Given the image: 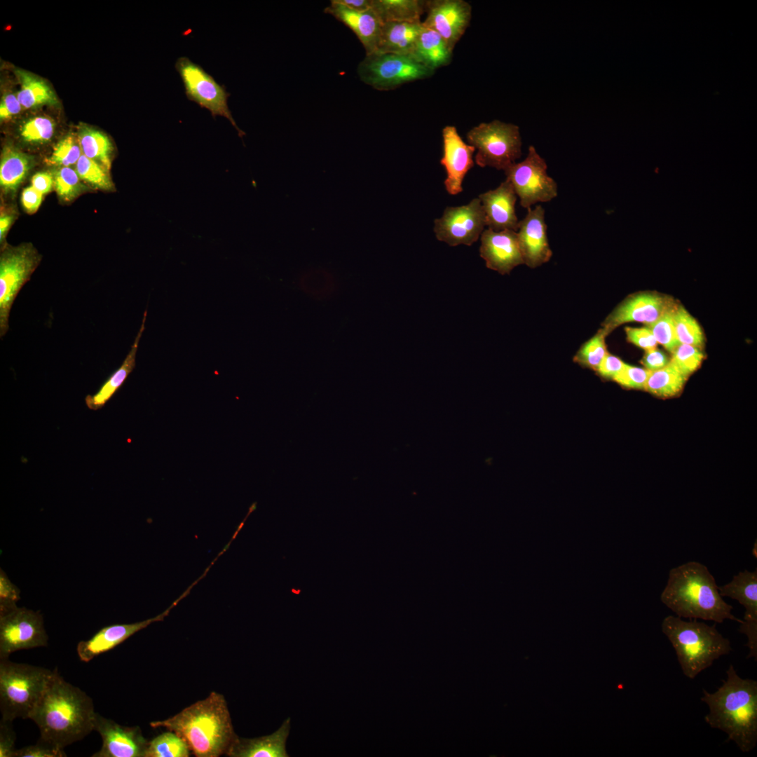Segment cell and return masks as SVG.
Instances as JSON below:
<instances>
[{
  "instance_id": "1",
  "label": "cell",
  "mask_w": 757,
  "mask_h": 757,
  "mask_svg": "<svg viewBox=\"0 0 757 757\" xmlns=\"http://www.w3.org/2000/svg\"><path fill=\"white\" fill-rule=\"evenodd\" d=\"M95 714L92 698L55 669L29 719L38 726L41 738L64 749L93 730Z\"/></svg>"
},
{
  "instance_id": "2",
  "label": "cell",
  "mask_w": 757,
  "mask_h": 757,
  "mask_svg": "<svg viewBox=\"0 0 757 757\" xmlns=\"http://www.w3.org/2000/svg\"><path fill=\"white\" fill-rule=\"evenodd\" d=\"M725 673L726 678L715 692L702 690L701 700L709 708L704 720L725 732L728 742L748 753L757 744V681L740 677L732 664Z\"/></svg>"
},
{
  "instance_id": "3",
  "label": "cell",
  "mask_w": 757,
  "mask_h": 757,
  "mask_svg": "<svg viewBox=\"0 0 757 757\" xmlns=\"http://www.w3.org/2000/svg\"><path fill=\"white\" fill-rule=\"evenodd\" d=\"M660 600L682 618L716 623L725 620L742 622L732 614V606L721 596L707 567L700 562L688 561L671 568Z\"/></svg>"
},
{
  "instance_id": "4",
  "label": "cell",
  "mask_w": 757,
  "mask_h": 757,
  "mask_svg": "<svg viewBox=\"0 0 757 757\" xmlns=\"http://www.w3.org/2000/svg\"><path fill=\"white\" fill-rule=\"evenodd\" d=\"M181 737L197 757L226 754L236 737L224 697L212 692L205 699L163 721L150 723Z\"/></svg>"
},
{
  "instance_id": "5",
  "label": "cell",
  "mask_w": 757,
  "mask_h": 757,
  "mask_svg": "<svg viewBox=\"0 0 757 757\" xmlns=\"http://www.w3.org/2000/svg\"><path fill=\"white\" fill-rule=\"evenodd\" d=\"M662 632L674 648L683 674L695 678L714 662L732 651L730 640L717 629L695 619L683 620L667 615L662 622Z\"/></svg>"
},
{
  "instance_id": "6",
  "label": "cell",
  "mask_w": 757,
  "mask_h": 757,
  "mask_svg": "<svg viewBox=\"0 0 757 757\" xmlns=\"http://www.w3.org/2000/svg\"><path fill=\"white\" fill-rule=\"evenodd\" d=\"M54 673L55 669L0 659L1 719L29 718Z\"/></svg>"
},
{
  "instance_id": "7",
  "label": "cell",
  "mask_w": 757,
  "mask_h": 757,
  "mask_svg": "<svg viewBox=\"0 0 757 757\" xmlns=\"http://www.w3.org/2000/svg\"><path fill=\"white\" fill-rule=\"evenodd\" d=\"M467 140L477 152L475 163L482 168L505 170L521 156L519 128L498 120L482 123L467 133Z\"/></svg>"
},
{
  "instance_id": "8",
  "label": "cell",
  "mask_w": 757,
  "mask_h": 757,
  "mask_svg": "<svg viewBox=\"0 0 757 757\" xmlns=\"http://www.w3.org/2000/svg\"><path fill=\"white\" fill-rule=\"evenodd\" d=\"M42 256L30 243L18 246L6 244L0 254V336L9 329L13 302L37 268Z\"/></svg>"
},
{
  "instance_id": "9",
  "label": "cell",
  "mask_w": 757,
  "mask_h": 757,
  "mask_svg": "<svg viewBox=\"0 0 757 757\" xmlns=\"http://www.w3.org/2000/svg\"><path fill=\"white\" fill-rule=\"evenodd\" d=\"M357 72L364 83L376 90H389L428 78L434 71L411 55L376 52L366 55L358 65Z\"/></svg>"
},
{
  "instance_id": "10",
  "label": "cell",
  "mask_w": 757,
  "mask_h": 757,
  "mask_svg": "<svg viewBox=\"0 0 757 757\" xmlns=\"http://www.w3.org/2000/svg\"><path fill=\"white\" fill-rule=\"evenodd\" d=\"M175 67L183 83L187 99L201 108L207 109L215 118H226L238 132L240 137L245 135L237 125L228 106L231 94L224 85L219 84L200 65L186 56L176 60Z\"/></svg>"
},
{
  "instance_id": "11",
  "label": "cell",
  "mask_w": 757,
  "mask_h": 757,
  "mask_svg": "<svg viewBox=\"0 0 757 757\" xmlns=\"http://www.w3.org/2000/svg\"><path fill=\"white\" fill-rule=\"evenodd\" d=\"M547 170L545 159L533 146H530L524 160L504 170L521 207L528 210L533 205L549 202L557 196V184L547 175Z\"/></svg>"
},
{
  "instance_id": "12",
  "label": "cell",
  "mask_w": 757,
  "mask_h": 757,
  "mask_svg": "<svg viewBox=\"0 0 757 757\" xmlns=\"http://www.w3.org/2000/svg\"><path fill=\"white\" fill-rule=\"evenodd\" d=\"M48 641L39 611L16 606L0 613V659L18 650L47 646Z\"/></svg>"
},
{
  "instance_id": "13",
  "label": "cell",
  "mask_w": 757,
  "mask_h": 757,
  "mask_svg": "<svg viewBox=\"0 0 757 757\" xmlns=\"http://www.w3.org/2000/svg\"><path fill=\"white\" fill-rule=\"evenodd\" d=\"M485 226L484 212L476 198L467 205L446 207L442 216L435 219L433 230L437 239L449 246H470L480 238Z\"/></svg>"
},
{
  "instance_id": "14",
  "label": "cell",
  "mask_w": 757,
  "mask_h": 757,
  "mask_svg": "<svg viewBox=\"0 0 757 757\" xmlns=\"http://www.w3.org/2000/svg\"><path fill=\"white\" fill-rule=\"evenodd\" d=\"M93 730L101 736L102 744L93 757H146L149 745L138 726L120 725L95 714Z\"/></svg>"
},
{
  "instance_id": "15",
  "label": "cell",
  "mask_w": 757,
  "mask_h": 757,
  "mask_svg": "<svg viewBox=\"0 0 757 757\" xmlns=\"http://www.w3.org/2000/svg\"><path fill=\"white\" fill-rule=\"evenodd\" d=\"M423 27L439 34L453 51L471 20L472 8L463 0L425 1Z\"/></svg>"
},
{
  "instance_id": "16",
  "label": "cell",
  "mask_w": 757,
  "mask_h": 757,
  "mask_svg": "<svg viewBox=\"0 0 757 757\" xmlns=\"http://www.w3.org/2000/svg\"><path fill=\"white\" fill-rule=\"evenodd\" d=\"M721 596L737 600L745 608L739 632L746 635L747 658L757 659V570H744L735 575L727 584L718 587Z\"/></svg>"
},
{
  "instance_id": "17",
  "label": "cell",
  "mask_w": 757,
  "mask_h": 757,
  "mask_svg": "<svg viewBox=\"0 0 757 757\" xmlns=\"http://www.w3.org/2000/svg\"><path fill=\"white\" fill-rule=\"evenodd\" d=\"M194 585L195 583H193L166 610L154 618L134 623L108 625L102 627L89 639L80 641L76 646L79 659L82 662H88L100 654L113 649L151 623L163 620L172 608L189 593Z\"/></svg>"
},
{
  "instance_id": "18",
  "label": "cell",
  "mask_w": 757,
  "mask_h": 757,
  "mask_svg": "<svg viewBox=\"0 0 757 757\" xmlns=\"http://www.w3.org/2000/svg\"><path fill=\"white\" fill-rule=\"evenodd\" d=\"M674 304L671 298L653 292L632 294L607 317L603 323V329L608 334L618 326L629 322H642L648 326Z\"/></svg>"
},
{
  "instance_id": "19",
  "label": "cell",
  "mask_w": 757,
  "mask_h": 757,
  "mask_svg": "<svg viewBox=\"0 0 757 757\" xmlns=\"http://www.w3.org/2000/svg\"><path fill=\"white\" fill-rule=\"evenodd\" d=\"M547 229L545 210L540 205L528 208L525 217L519 221L517 231L519 245L524 264L531 268L547 263L552 256Z\"/></svg>"
},
{
  "instance_id": "20",
  "label": "cell",
  "mask_w": 757,
  "mask_h": 757,
  "mask_svg": "<svg viewBox=\"0 0 757 757\" xmlns=\"http://www.w3.org/2000/svg\"><path fill=\"white\" fill-rule=\"evenodd\" d=\"M443 155L440 159L446 177L444 184L450 195L462 192V184L468 172L474 166V146L465 143L455 126L446 125L442 130Z\"/></svg>"
},
{
  "instance_id": "21",
  "label": "cell",
  "mask_w": 757,
  "mask_h": 757,
  "mask_svg": "<svg viewBox=\"0 0 757 757\" xmlns=\"http://www.w3.org/2000/svg\"><path fill=\"white\" fill-rule=\"evenodd\" d=\"M480 240V257L488 268L505 275L524 264L517 231L486 229L481 234Z\"/></svg>"
},
{
  "instance_id": "22",
  "label": "cell",
  "mask_w": 757,
  "mask_h": 757,
  "mask_svg": "<svg viewBox=\"0 0 757 757\" xmlns=\"http://www.w3.org/2000/svg\"><path fill=\"white\" fill-rule=\"evenodd\" d=\"M488 229L496 231H517L519 221L515 212L517 196L511 183L505 179L495 189L479 195Z\"/></svg>"
},
{
  "instance_id": "23",
  "label": "cell",
  "mask_w": 757,
  "mask_h": 757,
  "mask_svg": "<svg viewBox=\"0 0 757 757\" xmlns=\"http://www.w3.org/2000/svg\"><path fill=\"white\" fill-rule=\"evenodd\" d=\"M325 12L349 27L364 46L366 55L376 52L383 22L371 8L365 11L350 9L338 0L331 1Z\"/></svg>"
},
{
  "instance_id": "24",
  "label": "cell",
  "mask_w": 757,
  "mask_h": 757,
  "mask_svg": "<svg viewBox=\"0 0 757 757\" xmlns=\"http://www.w3.org/2000/svg\"><path fill=\"white\" fill-rule=\"evenodd\" d=\"M290 728V718H287L271 735L253 739L236 735L226 754L230 757H287L286 741Z\"/></svg>"
},
{
  "instance_id": "25",
  "label": "cell",
  "mask_w": 757,
  "mask_h": 757,
  "mask_svg": "<svg viewBox=\"0 0 757 757\" xmlns=\"http://www.w3.org/2000/svg\"><path fill=\"white\" fill-rule=\"evenodd\" d=\"M146 313V310L139 332L121 365L108 377L95 394L86 396L85 403L89 409L97 411L102 409L120 389L135 367L136 354L141 336L145 329Z\"/></svg>"
},
{
  "instance_id": "26",
  "label": "cell",
  "mask_w": 757,
  "mask_h": 757,
  "mask_svg": "<svg viewBox=\"0 0 757 757\" xmlns=\"http://www.w3.org/2000/svg\"><path fill=\"white\" fill-rule=\"evenodd\" d=\"M34 156L6 144L0 160V185L4 194L13 195L34 167Z\"/></svg>"
},
{
  "instance_id": "27",
  "label": "cell",
  "mask_w": 757,
  "mask_h": 757,
  "mask_svg": "<svg viewBox=\"0 0 757 757\" xmlns=\"http://www.w3.org/2000/svg\"><path fill=\"white\" fill-rule=\"evenodd\" d=\"M422 29V22L383 23L376 52L412 56Z\"/></svg>"
},
{
  "instance_id": "28",
  "label": "cell",
  "mask_w": 757,
  "mask_h": 757,
  "mask_svg": "<svg viewBox=\"0 0 757 757\" xmlns=\"http://www.w3.org/2000/svg\"><path fill=\"white\" fill-rule=\"evenodd\" d=\"M452 53L439 34L423 26L412 56L418 62L435 71L450 62Z\"/></svg>"
},
{
  "instance_id": "29",
  "label": "cell",
  "mask_w": 757,
  "mask_h": 757,
  "mask_svg": "<svg viewBox=\"0 0 757 757\" xmlns=\"http://www.w3.org/2000/svg\"><path fill=\"white\" fill-rule=\"evenodd\" d=\"M371 9L383 23L418 22L425 12V1L372 0Z\"/></svg>"
},
{
  "instance_id": "30",
  "label": "cell",
  "mask_w": 757,
  "mask_h": 757,
  "mask_svg": "<svg viewBox=\"0 0 757 757\" xmlns=\"http://www.w3.org/2000/svg\"><path fill=\"white\" fill-rule=\"evenodd\" d=\"M15 72L20 84L17 97L24 109L58 103L52 89L42 79L22 69Z\"/></svg>"
},
{
  "instance_id": "31",
  "label": "cell",
  "mask_w": 757,
  "mask_h": 757,
  "mask_svg": "<svg viewBox=\"0 0 757 757\" xmlns=\"http://www.w3.org/2000/svg\"><path fill=\"white\" fill-rule=\"evenodd\" d=\"M76 135L82 154L109 172L114 147L109 137L104 132L83 124L79 126Z\"/></svg>"
},
{
  "instance_id": "32",
  "label": "cell",
  "mask_w": 757,
  "mask_h": 757,
  "mask_svg": "<svg viewBox=\"0 0 757 757\" xmlns=\"http://www.w3.org/2000/svg\"><path fill=\"white\" fill-rule=\"evenodd\" d=\"M687 377L670 362L664 367L650 371L644 390L662 397L676 395L682 389Z\"/></svg>"
},
{
  "instance_id": "33",
  "label": "cell",
  "mask_w": 757,
  "mask_h": 757,
  "mask_svg": "<svg viewBox=\"0 0 757 757\" xmlns=\"http://www.w3.org/2000/svg\"><path fill=\"white\" fill-rule=\"evenodd\" d=\"M672 317L674 325L680 343L700 348L704 337L700 326L693 316L681 305L675 304Z\"/></svg>"
},
{
  "instance_id": "34",
  "label": "cell",
  "mask_w": 757,
  "mask_h": 757,
  "mask_svg": "<svg viewBox=\"0 0 757 757\" xmlns=\"http://www.w3.org/2000/svg\"><path fill=\"white\" fill-rule=\"evenodd\" d=\"M190 751L181 737L168 730L149 742L146 757H188Z\"/></svg>"
},
{
  "instance_id": "35",
  "label": "cell",
  "mask_w": 757,
  "mask_h": 757,
  "mask_svg": "<svg viewBox=\"0 0 757 757\" xmlns=\"http://www.w3.org/2000/svg\"><path fill=\"white\" fill-rule=\"evenodd\" d=\"M52 174L53 189L64 202H71L86 189L76 170L71 167L55 168Z\"/></svg>"
},
{
  "instance_id": "36",
  "label": "cell",
  "mask_w": 757,
  "mask_h": 757,
  "mask_svg": "<svg viewBox=\"0 0 757 757\" xmlns=\"http://www.w3.org/2000/svg\"><path fill=\"white\" fill-rule=\"evenodd\" d=\"M75 170L82 182L92 188L107 191L114 190L109 172L83 154L75 165Z\"/></svg>"
},
{
  "instance_id": "37",
  "label": "cell",
  "mask_w": 757,
  "mask_h": 757,
  "mask_svg": "<svg viewBox=\"0 0 757 757\" xmlns=\"http://www.w3.org/2000/svg\"><path fill=\"white\" fill-rule=\"evenodd\" d=\"M55 124L50 118L36 116L25 121L20 128L22 141L32 145L48 142L55 133Z\"/></svg>"
},
{
  "instance_id": "38",
  "label": "cell",
  "mask_w": 757,
  "mask_h": 757,
  "mask_svg": "<svg viewBox=\"0 0 757 757\" xmlns=\"http://www.w3.org/2000/svg\"><path fill=\"white\" fill-rule=\"evenodd\" d=\"M81 155L82 151L76 135L69 133L55 145L52 154L46 159V163L55 168L71 167L76 164Z\"/></svg>"
},
{
  "instance_id": "39",
  "label": "cell",
  "mask_w": 757,
  "mask_h": 757,
  "mask_svg": "<svg viewBox=\"0 0 757 757\" xmlns=\"http://www.w3.org/2000/svg\"><path fill=\"white\" fill-rule=\"evenodd\" d=\"M608 333L602 328L586 341L577 352L574 361L579 364L596 370L602 360L608 353L605 338Z\"/></svg>"
},
{
  "instance_id": "40",
  "label": "cell",
  "mask_w": 757,
  "mask_h": 757,
  "mask_svg": "<svg viewBox=\"0 0 757 757\" xmlns=\"http://www.w3.org/2000/svg\"><path fill=\"white\" fill-rule=\"evenodd\" d=\"M675 304L667 309L657 320L647 326L657 343L672 353L680 344L676 336L672 311Z\"/></svg>"
},
{
  "instance_id": "41",
  "label": "cell",
  "mask_w": 757,
  "mask_h": 757,
  "mask_svg": "<svg viewBox=\"0 0 757 757\" xmlns=\"http://www.w3.org/2000/svg\"><path fill=\"white\" fill-rule=\"evenodd\" d=\"M704 355L694 346L680 343L672 352L669 362L683 375L688 377L700 365Z\"/></svg>"
},
{
  "instance_id": "42",
  "label": "cell",
  "mask_w": 757,
  "mask_h": 757,
  "mask_svg": "<svg viewBox=\"0 0 757 757\" xmlns=\"http://www.w3.org/2000/svg\"><path fill=\"white\" fill-rule=\"evenodd\" d=\"M649 374L646 369L625 364L613 380L626 388L644 389Z\"/></svg>"
},
{
  "instance_id": "43",
  "label": "cell",
  "mask_w": 757,
  "mask_h": 757,
  "mask_svg": "<svg viewBox=\"0 0 757 757\" xmlns=\"http://www.w3.org/2000/svg\"><path fill=\"white\" fill-rule=\"evenodd\" d=\"M67 756L61 749L42 738L33 745L18 749L15 757H64Z\"/></svg>"
},
{
  "instance_id": "44",
  "label": "cell",
  "mask_w": 757,
  "mask_h": 757,
  "mask_svg": "<svg viewBox=\"0 0 757 757\" xmlns=\"http://www.w3.org/2000/svg\"><path fill=\"white\" fill-rule=\"evenodd\" d=\"M20 590L14 585L6 573L0 569V613L11 611L17 606L20 599Z\"/></svg>"
},
{
  "instance_id": "45",
  "label": "cell",
  "mask_w": 757,
  "mask_h": 757,
  "mask_svg": "<svg viewBox=\"0 0 757 757\" xmlns=\"http://www.w3.org/2000/svg\"><path fill=\"white\" fill-rule=\"evenodd\" d=\"M16 735L12 721L1 719L0 721V757H15Z\"/></svg>"
},
{
  "instance_id": "46",
  "label": "cell",
  "mask_w": 757,
  "mask_h": 757,
  "mask_svg": "<svg viewBox=\"0 0 757 757\" xmlns=\"http://www.w3.org/2000/svg\"><path fill=\"white\" fill-rule=\"evenodd\" d=\"M627 340L635 346L645 349L646 350L655 348L657 342L651 331L648 327L625 328Z\"/></svg>"
},
{
  "instance_id": "47",
  "label": "cell",
  "mask_w": 757,
  "mask_h": 757,
  "mask_svg": "<svg viewBox=\"0 0 757 757\" xmlns=\"http://www.w3.org/2000/svg\"><path fill=\"white\" fill-rule=\"evenodd\" d=\"M625 363L619 357L609 354L606 355L596 371L603 377L613 379L622 369Z\"/></svg>"
},
{
  "instance_id": "48",
  "label": "cell",
  "mask_w": 757,
  "mask_h": 757,
  "mask_svg": "<svg viewBox=\"0 0 757 757\" xmlns=\"http://www.w3.org/2000/svg\"><path fill=\"white\" fill-rule=\"evenodd\" d=\"M23 109L17 95L6 93L0 103V118L5 121L18 114Z\"/></svg>"
},
{
  "instance_id": "49",
  "label": "cell",
  "mask_w": 757,
  "mask_h": 757,
  "mask_svg": "<svg viewBox=\"0 0 757 757\" xmlns=\"http://www.w3.org/2000/svg\"><path fill=\"white\" fill-rule=\"evenodd\" d=\"M642 363L648 371H655L667 366L669 360L667 355L656 348L646 350Z\"/></svg>"
},
{
  "instance_id": "50",
  "label": "cell",
  "mask_w": 757,
  "mask_h": 757,
  "mask_svg": "<svg viewBox=\"0 0 757 757\" xmlns=\"http://www.w3.org/2000/svg\"><path fill=\"white\" fill-rule=\"evenodd\" d=\"M43 196L32 186H29L25 188L21 193V204L26 212L30 214L34 213L39 208Z\"/></svg>"
},
{
  "instance_id": "51",
  "label": "cell",
  "mask_w": 757,
  "mask_h": 757,
  "mask_svg": "<svg viewBox=\"0 0 757 757\" xmlns=\"http://www.w3.org/2000/svg\"><path fill=\"white\" fill-rule=\"evenodd\" d=\"M30 186L43 196L48 193L53 189L52 172H39L35 173L32 177Z\"/></svg>"
},
{
  "instance_id": "52",
  "label": "cell",
  "mask_w": 757,
  "mask_h": 757,
  "mask_svg": "<svg viewBox=\"0 0 757 757\" xmlns=\"http://www.w3.org/2000/svg\"><path fill=\"white\" fill-rule=\"evenodd\" d=\"M15 214L11 212L1 211L0 216V243L1 247L5 244L6 237L15 219Z\"/></svg>"
},
{
  "instance_id": "53",
  "label": "cell",
  "mask_w": 757,
  "mask_h": 757,
  "mask_svg": "<svg viewBox=\"0 0 757 757\" xmlns=\"http://www.w3.org/2000/svg\"><path fill=\"white\" fill-rule=\"evenodd\" d=\"M346 7L357 11H365L371 8L372 0H338Z\"/></svg>"
}]
</instances>
